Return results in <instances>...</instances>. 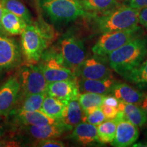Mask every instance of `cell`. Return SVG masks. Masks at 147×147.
Returning a JSON list of instances; mask_svg holds the SVG:
<instances>
[{
    "instance_id": "ac0fdd59",
    "label": "cell",
    "mask_w": 147,
    "mask_h": 147,
    "mask_svg": "<svg viewBox=\"0 0 147 147\" xmlns=\"http://www.w3.org/2000/svg\"><path fill=\"white\" fill-rule=\"evenodd\" d=\"M115 83L113 78H109L102 80H92V79H82L78 80V84L80 91L89 92L104 95H108L111 93L112 88Z\"/></svg>"
},
{
    "instance_id": "52a82bcc",
    "label": "cell",
    "mask_w": 147,
    "mask_h": 147,
    "mask_svg": "<svg viewBox=\"0 0 147 147\" xmlns=\"http://www.w3.org/2000/svg\"><path fill=\"white\" fill-rule=\"evenodd\" d=\"M39 62L38 65L49 83L78 78L71 69L63 65L53 49L49 51L46 49Z\"/></svg>"
},
{
    "instance_id": "9a60e30c",
    "label": "cell",
    "mask_w": 147,
    "mask_h": 147,
    "mask_svg": "<svg viewBox=\"0 0 147 147\" xmlns=\"http://www.w3.org/2000/svg\"><path fill=\"white\" fill-rule=\"evenodd\" d=\"M7 117H11L12 123L19 126L42 125L53 124L58 121L45 115L41 110L20 112L8 115Z\"/></svg>"
},
{
    "instance_id": "7402d4cb",
    "label": "cell",
    "mask_w": 147,
    "mask_h": 147,
    "mask_svg": "<svg viewBox=\"0 0 147 147\" xmlns=\"http://www.w3.org/2000/svg\"><path fill=\"white\" fill-rule=\"evenodd\" d=\"M67 104V102L47 95L40 110L51 118L59 121L63 118Z\"/></svg>"
},
{
    "instance_id": "8fae6325",
    "label": "cell",
    "mask_w": 147,
    "mask_h": 147,
    "mask_svg": "<svg viewBox=\"0 0 147 147\" xmlns=\"http://www.w3.org/2000/svg\"><path fill=\"white\" fill-rule=\"evenodd\" d=\"M115 119L117 121V130L115 138L111 142L112 146L116 147L132 146L139 138L138 127L129 121L121 111H119Z\"/></svg>"
},
{
    "instance_id": "30bf717a",
    "label": "cell",
    "mask_w": 147,
    "mask_h": 147,
    "mask_svg": "<svg viewBox=\"0 0 147 147\" xmlns=\"http://www.w3.org/2000/svg\"><path fill=\"white\" fill-rule=\"evenodd\" d=\"M75 74L77 78L82 79L102 80L113 78L111 69L97 55L86 58L75 71Z\"/></svg>"
},
{
    "instance_id": "5b68a950",
    "label": "cell",
    "mask_w": 147,
    "mask_h": 147,
    "mask_svg": "<svg viewBox=\"0 0 147 147\" xmlns=\"http://www.w3.org/2000/svg\"><path fill=\"white\" fill-rule=\"evenodd\" d=\"M142 29L138 25L125 30L103 33L92 48V52L97 56H107L131 40L142 36Z\"/></svg>"
},
{
    "instance_id": "5bb4252c",
    "label": "cell",
    "mask_w": 147,
    "mask_h": 147,
    "mask_svg": "<svg viewBox=\"0 0 147 147\" xmlns=\"http://www.w3.org/2000/svg\"><path fill=\"white\" fill-rule=\"evenodd\" d=\"M47 94L67 103L78 99L80 89L78 78L49 82L47 86Z\"/></svg>"
},
{
    "instance_id": "83f0119b",
    "label": "cell",
    "mask_w": 147,
    "mask_h": 147,
    "mask_svg": "<svg viewBox=\"0 0 147 147\" xmlns=\"http://www.w3.org/2000/svg\"><path fill=\"white\" fill-rule=\"evenodd\" d=\"M123 78L140 87H147V60L130 71Z\"/></svg>"
},
{
    "instance_id": "ab89813d",
    "label": "cell",
    "mask_w": 147,
    "mask_h": 147,
    "mask_svg": "<svg viewBox=\"0 0 147 147\" xmlns=\"http://www.w3.org/2000/svg\"><path fill=\"white\" fill-rule=\"evenodd\" d=\"M144 135H145V136H146V139H147V129H146V131H145V133H144Z\"/></svg>"
},
{
    "instance_id": "8992f818",
    "label": "cell",
    "mask_w": 147,
    "mask_h": 147,
    "mask_svg": "<svg viewBox=\"0 0 147 147\" xmlns=\"http://www.w3.org/2000/svg\"><path fill=\"white\" fill-rule=\"evenodd\" d=\"M49 42L35 25H27L21 34V51L28 63L39 62Z\"/></svg>"
},
{
    "instance_id": "e0dca14e",
    "label": "cell",
    "mask_w": 147,
    "mask_h": 147,
    "mask_svg": "<svg viewBox=\"0 0 147 147\" xmlns=\"http://www.w3.org/2000/svg\"><path fill=\"white\" fill-rule=\"evenodd\" d=\"M69 137L83 146L99 142L97 125L82 121L74 127L72 133Z\"/></svg>"
},
{
    "instance_id": "1f68e13d",
    "label": "cell",
    "mask_w": 147,
    "mask_h": 147,
    "mask_svg": "<svg viewBox=\"0 0 147 147\" xmlns=\"http://www.w3.org/2000/svg\"><path fill=\"white\" fill-rule=\"evenodd\" d=\"M127 5L140 10L147 7V0H128Z\"/></svg>"
},
{
    "instance_id": "4dcf8cb0",
    "label": "cell",
    "mask_w": 147,
    "mask_h": 147,
    "mask_svg": "<svg viewBox=\"0 0 147 147\" xmlns=\"http://www.w3.org/2000/svg\"><path fill=\"white\" fill-rule=\"evenodd\" d=\"M101 109H102L104 115H105L106 120L115 119L119 111L117 108L106 105L104 104H103L102 106H101Z\"/></svg>"
},
{
    "instance_id": "7c38bea8",
    "label": "cell",
    "mask_w": 147,
    "mask_h": 147,
    "mask_svg": "<svg viewBox=\"0 0 147 147\" xmlns=\"http://www.w3.org/2000/svg\"><path fill=\"white\" fill-rule=\"evenodd\" d=\"M20 128L21 134L36 141L57 138L65 132L71 130L61 121L53 124L42 125H22Z\"/></svg>"
},
{
    "instance_id": "44dd1931",
    "label": "cell",
    "mask_w": 147,
    "mask_h": 147,
    "mask_svg": "<svg viewBox=\"0 0 147 147\" xmlns=\"http://www.w3.org/2000/svg\"><path fill=\"white\" fill-rule=\"evenodd\" d=\"M27 24L23 18L10 11L3 10L1 18V29L10 35L21 34Z\"/></svg>"
},
{
    "instance_id": "d590c367",
    "label": "cell",
    "mask_w": 147,
    "mask_h": 147,
    "mask_svg": "<svg viewBox=\"0 0 147 147\" xmlns=\"http://www.w3.org/2000/svg\"><path fill=\"white\" fill-rule=\"evenodd\" d=\"M3 10H4V8H3V5L1 3V2H0V30H2V29H1V18H2Z\"/></svg>"
},
{
    "instance_id": "9c48e42d",
    "label": "cell",
    "mask_w": 147,
    "mask_h": 147,
    "mask_svg": "<svg viewBox=\"0 0 147 147\" xmlns=\"http://www.w3.org/2000/svg\"><path fill=\"white\" fill-rule=\"evenodd\" d=\"M21 50L16 40L0 33V74L19 65Z\"/></svg>"
},
{
    "instance_id": "f546056e",
    "label": "cell",
    "mask_w": 147,
    "mask_h": 147,
    "mask_svg": "<svg viewBox=\"0 0 147 147\" xmlns=\"http://www.w3.org/2000/svg\"><path fill=\"white\" fill-rule=\"evenodd\" d=\"M35 146L42 147H64L65 144L61 141L57 140L55 139H47L36 141Z\"/></svg>"
},
{
    "instance_id": "4fadbf2b",
    "label": "cell",
    "mask_w": 147,
    "mask_h": 147,
    "mask_svg": "<svg viewBox=\"0 0 147 147\" xmlns=\"http://www.w3.org/2000/svg\"><path fill=\"white\" fill-rule=\"evenodd\" d=\"M21 94L16 76H11L0 87V117H7L14 109Z\"/></svg>"
},
{
    "instance_id": "cb8c5ba5",
    "label": "cell",
    "mask_w": 147,
    "mask_h": 147,
    "mask_svg": "<svg viewBox=\"0 0 147 147\" xmlns=\"http://www.w3.org/2000/svg\"><path fill=\"white\" fill-rule=\"evenodd\" d=\"M106 96V95L89 92L80 93L78 101L84 114L90 113L96 108H100L104 104Z\"/></svg>"
},
{
    "instance_id": "484cf974",
    "label": "cell",
    "mask_w": 147,
    "mask_h": 147,
    "mask_svg": "<svg viewBox=\"0 0 147 147\" xmlns=\"http://www.w3.org/2000/svg\"><path fill=\"white\" fill-rule=\"evenodd\" d=\"M98 142L100 144H109L113 142L117 130L116 119L106 120L97 126Z\"/></svg>"
},
{
    "instance_id": "603a6c76",
    "label": "cell",
    "mask_w": 147,
    "mask_h": 147,
    "mask_svg": "<svg viewBox=\"0 0 147 147\" xmlns=\"http://www.w3.org/2000/svg\"><path fill=\"white\" fill-rule=\"evenodd\" d=\"M83 114L78 99L71 100L66 106L63 117L61 121L72 129L76 125L82 122Z\"/></svg>"
},
{
    "instance_id": "ba28073f",
    "label": "cell",
    "mask_w": 147,
    "mask_h": 147,
    "mask_svg": "<svg viewBox=\"0 0 147 147\" xmlns=\"http://www.w3.org/2000/svg\"><path fill=\"white\" fill-rule=\"evenodd\" d=\"M16 77L21 84V95L47 93L49 82L38 65L27 63L21 66Z\"/></svg>"
},
{
    "instance_id": "3957f363",
    "label": "cell",
    "mask_w": 147,
    "mask_h": 147,
    "mask_svg": "<svg viewBox=\"0 0 147 147\" xmlns=\"http://www.w3.org/2000/svg\"><path fill=\"white\" fill-rule=\"evenodd\" d=\"M40 6L53 23H67L91 15L80 0H40Z\"/></svg>"
},
{
    "instance_id": "d6986e66",
    "label": "cell",
    "mask_w": 147,
    "mask_h": 147,
    "mask_svg": "<svg viewBox=\"0 0 147 147\" xmlns=\"http://www.w3.org/2000/svg\"><path fill=\"white\" fill-rule=\"evenodd\" d=\"M47 93L24 95L20 94L17 102L10 115L20 113L40 110L42 103L47 96Z\"/></svg>"
},
{
    "instance_id": "8d00e7d4",
    "label": "cell",
    "mask_w": 147,
    "mask_h": 147,
    "mask_svg": "<svg viewBox=\"0 0 147 147\" xmlns=\"http://www.w3.org/2000/svg\"><path fill=\"white\" fill-rule=\"evenodd\" d=\"M3 134V129L2 127H1V125H0V138L2 137Z\"/></svg>"
},
{
    "instance_id": "d4e9b609",
    "label": "cell",
    "mask_w": 147,
    "mask_h": 147,
    "mask_svg": "<svg viewBox=\"0 0 147 147\" xmlns=\"http://www.w3.org/2000/svg\"><path fill=\"white\" fill-rule=\"evenodd\" d=\"M3 8L17 15L26 22L27 25L32 24L30 12L20 0H0Z\"/></svg>"
},
{
    "instance_id": "d6a6232c",
    "label": "cell",
    "mask_w": 147,
    "mask_h": 147,
    "mask_svg": "<svg viewBox=\"0 0 147 147\" xmlns=\"http://www.w3.org/2000/svg\"><path fill=\"white\" fill-rule=\"evenodd\" d=\"M120 103V100H118L117 97L114 96V95H106L104 100V104L106 105L113 106V107H116L118 108L119 104Z\"/></svg>"
},
{
    "instance_id": "74e56055",
    "label": "cell",
    "mask_w": 147,
    "mask_h": 147,
    "mask_svg": "<svg viewBox=\"0 0 147 147\" xmlns=\"http://www.w3.org/2000/svg\"><path fill=\"white\" fill-rule=\"evenodd\" d=\"M6 146V145H5V143L0 141V146Z\"/></svg>"
},
{
    "instance_id": "7a4b0ae2",
    "label": "cell",
    "mask_w": 147,
    "mask_h": 147,
    "mask_svg": "<svg viewBox=\"0 0 147 147\" xmlns=\"http://www.w3.org/2000/svg\"><path fill=\"white\" fill-rule=\"evenodd\" d=\"M140 9L120 5L96 18V25L102 33L125 30L139 23Z\"/></svg>"
},
{
    "instance_id": "6da1fadb",
    "label": "cell",
    "mask_w": 147,
    "mask_h": 147,
    "mask_svg": "<svg viewBox=\"0 0 147 147\" xmlns=\"http://www.w3.org/2000/svg\"><path fill=\"white\" fill-rule=\"evenodd\" d=\"M147 55V38L140 36L110 53V67L124 77L140 65Z\"/></svg>"
},
{
    "instance_id": "2e32d148",
    "label": "cell",
    "mask_w": 147,
    "mask_h": 147,
    "mask_svg": "<svg viewBox=\"0 0 147 147\" xmlns=\"http://www.w3.org/2000/svg\"><path fill=\"white\" fill-rule=\"evenodd\" d=\"M112 95L122 102L140 105L145 97L144 92L139 91L125 82H115L111 90Z\"/></svg>"
},
{
    "instance_id": "f1b7e54d",
    "label": "cell",
    "mask_w": 147,
    "mask_h": 147,
    "mask_svg": "<svg viewBox=\"0 0 147 147\" xmlns=\"http://www.w3.org/2000/svg\"><path fill=\"white\" fill-rule=\"evenodd\" d=\"M106 120L105 115L100 107L96 108L90 113L83 114L82 121L97 126Z\"/></svg>"
},
{
    "instance_id": "f35d334b",
    "label": "cell",
    "mask_w": 147,
    "mask_h": 147,
    "mask_svg": "<svg viewBox=\"0 0 147 147\" xmlns=\"http://www.w3.org/2000/svg\"><path fill=\"white\" fill-rule=\"evenodd\" d=\"M36 2H38V5L40 6V0H36Z\"/></svg>"
},
{
    "instance_id": "277c9868",
    "label": "cell",
    "mask_w": 147,
    "mask_h": 147,
    "mask_svg": "<svg viewBox=\"0 0 147 147\" xmlns=\"http://www.w3.org/2000/svg\"><path fill=\"white\" fill-rule=\"evenodd\" d=\"M53 49L63 65L74 74L87 58V51L83 42L71 34L62 36Z\"/></svg>"
},
{
    "instance_id": "e575fe53",
    "label": "cell",
    "mask_w": 147,
    "mask_h": 147,
    "mask_svg": "<svg viewBox=\"0 0 147 147\" xmlns=\"http://www.w3.org/2000/svg\"><path fill=\"white\" fill-rule=\"evenodd\" d=\"M140 106H141V107H142L143 109H144L145 113H146V115H147V95H145L144 98L143 99L142 102H141Z\"/></svg>"
},
{
    "instance_id": "ffe728a7",
    "label": "cell",
    "mask_w": 147,
    "mask_h": 147,
    "mask_svg": "<svg viewBox=\"0 0 147 147\" xmlns=\"http://www.w3.org/2000/svg\"><path fill=\"white\" fill-rule=\"evenodd\" d=\"M118 109L123 112L125 117L135 125L144 126L147 123V115L144 109L137 104H130L120 101Z\"/></svg>"
},
{
    "instance_id": "836d02e7",
    "label": "cell",
    "mask_w": 147,
    "mask_h": 147,
    "mask_svg": "<svg viewBox=\"0 0 147 147\" xmlns=\"http://www.w3.org/2000/svg\"><path fill=\"white\" fill-rule=\"evenodd\" d=\"M139 23L147 30V7L140 10Z\"/></svg>"
},
{
    "instance_id": "4316f807",
    "label": "cell",
    "mask_w": 147,
    "mask_h": 147,
    "mask_svg": "<svg viewBox=\"0 0 147 147\" xmlns=\"http://www.w3.org/2000/svg\"><path fill=\"white\" fill-rule=\"evenodd\" d=\"M80 1L85 10L93 14L103 13L121 5L118 0H80Z\"/></svg>"
}]
</instances>
